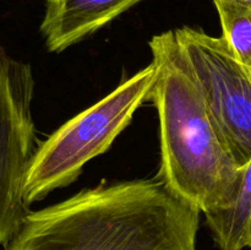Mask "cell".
<instances>
[{
    "label": "cell",
    "mask_w": 251,
    "mask_h": 250,
    "mask_svg": "<svg viewBox=\"0 0 251 250\" xmlns=\"http://www.w3.org/2000/svg\"><path fill=\"white\" fill-rule=\"evenodd\" d=\"M34 77L29 64L0 46V247H5L31 210L25 181L38 141L32 100Z\"/></svg>",
    "instance_id": "obj_4"
},
{
    "label": "cell",
    "mask_w": 251,
    "mask_h": 250,
    "mask_svg": "<svg viewBox=\"0 0 251 250\" xmlns=\"http://www.w3.org/2000/svg\"><path fill=\"white\" fill-rule=\"evenodd\" d=\"M222 25L223 39L251 76V4L213 0Z\"/></svg>",
    "instance_id": "obj_8"
},
{
    "label": "cell",
    "mask_w": 251,
    "mask_h": 250,
    "mask_svg": "<svg viewBox=\"0 0 251 250\" xmlns=\"http://www.w3.org/2000/svg\"><path fill=\"white\" fill-rule=\"evenodd\" d=\"M248 248H251V220L249 225V232H248Z\"/></svg>",
    "instance_id": "obj_9"
},
{
    "label": "cell",
    "mask_w": 251,
    "mask_h": 250,
    "mask_svg": "<svg viewBox=\"0 0 251 250\" xmlns=\"http://www.w3.org/2000/svg\"><path fill=\"white\" fill-rule=\"evenodd\" d=\"M154 81L156 66L151 63L39 142L25 181L26 202L70 185L87 162L108 151L142 103L150 100Z\"/></svg>",
    "instance_id": "obj_3"
},
{
    "label": "cell",
    "mask_w": 251,
    "mask_h": 250,
    "mask_svg": "<svg viewBox=\"0 0 251 250\" xmlns=\"http://www.w3.org/2000/svg\"><path fill=\"white\" fill-rule=\"evenodd\" d=\"M142 0H47L39 31L47 49L60 53L100 31Z\"/></svg>",
    "instance_id": "obj_6"
},
{
    "label": "cell",
    "mask_w": 251,
    "mask_h": 250,
    "mask_svg": "<svg viewBox=\"0 0 251 250\" xmlns=\"http://www.w3.org/2000/svg\"><path fill=\"white\" fill-rule=\"evenodd\" d=\"M200 213L158 176L102 183L31 211L4 250H196Z\"/></svg>",
    "instance_id": "obj_1"
},
{
    "label": "cell",
    "mask_w": 251,
    "mask_h": 250,
    "mask_svg": "<svg viewBox=\"0 0 251 250\" xmlns=\"http://www.w3.org/2000/svg\"><path fill=\"white\" fill-rule=\"evenodd\" d=\"M150 48L156 66L150 100L161 132L158 178L205 216L227 210L243 167L218 134L174 29L152 37Z\"/></svg>",
    "instance_id": "obj_2"
},
{
    "label": "cell",
    "mask_w": 251,
    "mask_h": 250,
    "mask_svg": "<svg viewBox=\"0 0 251 250\" xmlns=\"http://www.w3.org/2000/svg\"><path fill=\"white\" fill-rule=\"evenodd\" d=\"M205 217L218 249H247L251 220V159L243 167L242 180L234 203L227 210Z\"/></svg>",
    "instance_id": "obj_7"
},
{
    "label": "cell",
    "mask_w": 251,
    "mask_h": 250,
    "mask_svg": "<svg viewBox=\"0 0 251 250\" xmlns=\"http://www.w3.org/2000/svg\"><path fill=\"white\" fill-rule=\"evenodd\" d=\"M213 1V0H212ZM239 1H243V2H248V4H251V0H239Z\"/></svg>",
    "instance_id": "obj_10"
},
{
    "label": "cell",
    "mask_w": 251,
    "mask_h": 250,
    "mask_svg": "<svg viewBox=\"0 0 251 250\" xmlns=\"http://www.w3.org/2000/svg\"><path fill=\"white\" fill-rule=\"evenodd\" d=\"M212 122L240 167L251 159V76L223 37L200 28L174 29Z\"/></svg>",
    "instance_id": "obj_5"
}]
</instances>
